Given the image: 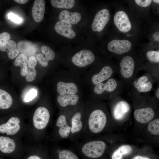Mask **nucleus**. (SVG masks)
Here are the masks:
<instances>
[{
    "label": "nucleus",
    "instance_id": "nucleus-1",
    "mask_svg": "<svg viewBox=\"0 0 159 159\" xmlns=\"http://www.w3.org/2000/svg\"><path fill=\"white\" fill-rule=\"evenodd\" d=\"M85 124L83 131L80 138L83 140L90 139L92 135L99 134L105 128L107 116L100 109H90L87 105Z\"/></svg>",
    "mask_w": 159,
    "mask_h": 159
},
{
    "label": "nucleus",
    "instance_id": "nucleus-2",
    "mask_svg": "<svg viewBox=\"0 0 159 159\" xmlns=\"http://www.w3.org/2000/svg\"><path fill=\"white\" fill-rule=\"evenodd\" d=\"M106 147L104 141L88 139L76 143L73 150L82 159H100L104 156Z\"/></svg>",
    "mask_w": 159,
    "mask_h": 159
},
{
    "label": "nucleus",
    "instance_id": "nucleus-3",
    "mask_svg": "<svg viewBox=\"0 0 159 159\" xmlns=\"http://www.w3.org/2000/svg\"><path fill=\"white\" fill-rule=\"evenodd\" d=\"M86 105H80L69 114L71 134L69 140L76 141L80 138L84 129L87 115Z\"/></svg>",
    "mask_w": 159,
    "mask_h": 159
},
{
    "label": "nucleus",
    "instance_id": "nucleus-4",
    "mask_svg": "<svg viewBox=\"0 0 159 159\" xmlns=\"http://www.w3.org/2000/svg\"><path fill=\"white\" fill-rule=\"evenodd\" d=\"M61 113L55 123V137L57 140L69 139L71 130L69 120L70 112L62 111Z\"/></svg>",
    "mask_w": 159,
    "mask_h": 159
},
{
    "label": "nucleus",
    "instance_id": "nucleus-5",
    "mask_svg": "<svg viewBox=\"0 0 159 159\" xmlns=\"http://www.w3.org/2000/svg\"><path fill=\"white\" fill-rule=\"evenodd\" d=\"M79 97L76 94L59 95L57 97V103L62 111L72 112L77 107L79 104Z\"/></svg>",
    "mask_w": 159,
    "mask_h": 159
},
{
    "label": "nucleus",
    "instance_id": "nucleus-6",
    "mask_svg": "<svg viewBox=\"0 0 159 159\" xmlns=\"http://www.w3.org/2000/svg\"><path fill=\"white\" fill-rule=\"evenodd\" d=\"M50 115L45 107H39L34 112L33 122L34 127L38 130H43L47 126L50 121Z\"/></svg>",
    "mask_w": 159,
    "mask_h": 159
},
{
    "label": "nucleus",
    "instance_id": "nucleus-7",
    "mask_svg": "<svg viewBox=\"0 0 159 159\" xmlns=\"http://www.w3.org/2000/svg\"><path fill=\"white\" fill-rule=\"evenodd\" d=\"M95 56L91 51L83 49L76 53L72 57V61L75 65L84 67L92 63Z\"/></svg>",
    "mask_w": 159,
    "mask_h": 159
},
{
    "label": "nucleus",
    "instance_id": "nucleus-8",
    "mask_svg": "<svg viewBox=\"0 0 159 159\" xmlns=\"http://www.w3.org/2000/svg\"><path fill=\"white\" fill-rule=\"evenodd\" d=\"M110 18L109 11L103 9L96 14L92 24V29L94 32H100L105 28Z\"/></svg>",
    "mask_w": 159,
    "mask_h": 159
},
{
    "label": "nucleus",
    "instance_id": "nucleus-9",
    "mask_svg": "<svg viewBox=\"0 0 159 159\" xmlns=\"http://www.w3.org/2000/svg\"><path fill=\"white\" fill-rule=\"evenodd\" d=\"M113 21L117 28L123 33H127L131 29L132 25L129 18L123 11H118L115 13Z\"/></svg>",
    "mask_w": 159,
    "mask_h": 159
},
{
    "label": "nucleus",
    "instance_id": "nucleus-10",
    "mask_svg": "<svg viewBox=\"0 0 159 159\" xmlns=\"http://www.w3.org/2000/svg\"><path fill=\"white\" fill-rule=\"evenodd\" d=\"M132 47L131 43L127 40L114 39L108 44L107 48L110 52L117 54H122L128 52Z\"/></svg>",
    "mask_w": 159,
    "mask_h": 159
},
{
    "label": "nucleus",
    "instance_id": "nucleus-11",
    "mask_svg": "<svg viewBox=\"0 0 159 159\" xmlns=\"http://www.w3.org/2000/svg\"><path fill=\"white\" fill-rule=\"evenodd\" d=\"M50 159H81L72 149L57 146L52 150Z\"/></svg>",
    "mask_w": 159,
    "mask_h": 159
},
{
    "label": "nucleus",
    "instance_id": "nucleus-12",
    "mask_svg": "<svg viewBox=\"0 0 159 159\" xmlns=\"http://www.w3.org/2000/svg\"><path fill=\"white\" fill-rule=\"evenodd\" d=\"M20 119L16 117H12L5 123L0 125V133L7 135L16 134L20 130Z\"/></svg>",
    "mask_w": 159,
    "mask_h": 159
},
{
    "label": "nucleus",
    "instance_id": "nucleus-13",
    "mask_svg": "<svg viewBox=\"0 0 159 159\" xmlns=\"http://www.w3.org/2000/svg\"><path fill=\"white\" fill-rule=\"evenodd\" d=\"M54 29L56 32L60 35L70 39L74 38L76 33L72 29L71 23L63 20H60L55 24Z\"/></svg>",
    "mask_w": 159,
    "mask_h": 159
},
{
    "label": "nucleus",
    "instance_id": "nucleus-14",
    "mask_svg": "<svg viewBox=\"0 0 159 159\" xmlns=\"http://www.w3.org/2000/svg\"><path fill=\"white\" fill-rule=\"evenodd\" d=\"M120 72L124 78H128L132 75L134 70L135 64L133 58L129 56L123 57L120 63Z\"/></svg>",
    "mask_w": 159,
    "mask_h": 159
},
{
    "label": "nucleus",
    "instance_id": "nucleus-15",
    "mask_svg": "<svg viewBox=\"0 0 159 159\" xmlns=\"http://www.w3.org/2000/svg\"><path fill=\"white\" fill-rule=\"evenodd\" d=\"M155 113L150 107H147L136 109L134 113L135 119L142 123H147L153 118Z\"/></svg>",
    "mask_w": 159,
    "mask_h": 159
},
{
    "label": "nucleus",
    "instance_id": "nucleus-16",
    "mask_svg": "<svg viewBox=\"0 0 159 159\" xmlns=\"http://www.w3.org/2000/svg\"><path fill=\"white\" fill-rule=\"evenodd\" d=\"M45 8V3L44 0H35L34 3L32 14L34 21L41 22L43 19Z\"/></svg>",
    "mask_w": 159,
    "mask_h": 159
},
{
    "label": "nucleus",
    "instance_id": "nucleus-17",
    "mask_svg": "<svg viewBox=\"0 0 159 159\" xmlns=\"http://www.w3.org/2000/svg\"><path fill=\"white\" fill-rule=\"evenodd\" d=\"M16 147L13 140L7 137L0 136V151L1 152L7 154L13 153Z\"/></svg>",
    "mask_w": 159,
    "mask_h": 159
},
{
    "label": "nucleus",
    "instance_id": "nucleus-18",
    "mask_svg": "<svg viewBox=\"0 0 159 159\" xmlns=\"http://www.w3.org/2000/svg\"><path fill=\"white\" fill-rule=\"evenodd\" d=\"M57 92L60 95L74 94L78 91L76 85L71 82H59L57 83Z\"/></svg>",
    "mask_w": 159,
    "mask_h": 159
},
{
    "label": "nucleus",
    "instance_id": "nucleus-19",
    "mask_svg": "<svg viewBox=\"0 0 159 159\" xmlns=\"http://www.w3.org/2000/svg\"><path fill=\"white\" fill-rule=\"evenodd\" d=\"M117 86V83L116 81L113 78H111L105 83L101 82L95 85L94 91L97 94H101L105 91L110 92L114 91Z\"/></svg>",
    "mask_w": 159,
    "mask_h": 159
},
{
    "label": "nucleus",
    "instance_id": "nucleus-20",
    "mask_svg": "<svg viewBox=\"0 0 159 159\" xmlns=\"http://www.w3.org/2000/svg\"><path fill=\"white\" fill-rule=\"evenodd\" d=\"M113 71L111 68L107 66L104 67L99 73L93 75L92 78V83L96 85L109 78Z\"/></svg>",
    "mask_w": 159,
    "mask_h": 159
},
{
    "label": "nucleus",
    "instance_id": "nucleus-21",
    "mask_svg": "<svg viewBox=\"0 0 159 159\" xmlns=\"http://www.w3.org/2000/svg\"><path fill=\"white\" fill-rule=\"evenodd\" d=\"M58 18L60 20L64 21L71 24H76L80 21L81 16L78 12H71L64 10L60 12Z\"/></svg>",
    "mask_w": 159,
    "mask_h": 159
},
{
    "label": "nucleus",
    "instance_id": "nucleus-22",
    "mask_svg": "<svg viewBox=\"0 0 159 159\" xmlns=\"http://www.w3.org/2000/svg\"><path fill=\"white\" fill-rule=\"evenodd\" d=\"M129 109V106L127 102L123 101L119 102L114 109L113 113L114 118L117 120L122 119Z\"/></svg>",
    "mask_w": 159,
    "mask_h": 159
},
{
    "label": "nucleus",
    "instance_id": "nucleus-23",
    "mask_svg": "<svg viewBox=\"0 0 159 159\" xmlns=\"http://www.w3.org/2000/svg\"><path fill=\"white\" fill-rule=\"evenodd\" d=\"M28 59L26 56L24 54H21L16 58L14 64L16 67H21L20 74L22 76L26 75L28 68L27 66Z\"/></svg>",
    "mask_w": 159,
    "mask_h": 159
},
{
    "label": "nucleus",
    "instance_id": "nucleus-24",
    "mask_svg": "<svg viewBox=\"0 0 159 159\" xmlns=\"http://www.w3.org/2000/svg\"><path fill=\"white\" fill-rule=\"evenodd\" d=\"M13 103L11 96L5 91L0 89V108L7 109L10 107Z\"/></svg>",
    "mask_w": 159,
    "mask_h": 159
},
{
    "label": "nucleus",
    "instance_id": "nucleus-25",
    "mask_svg": "<svg viewBox=\"0 0 159 159\" xmlns=\"http://www.w3.org/2000/svg\"><path fill=\"white\" fill-rule=\"evenodd\" d=\"M132 150V148L130 145H121L114 152L112 159H122L123 156L130 154Z\"/></svg>",
    "mask_w": 159,
    "mask_h": 159
},
{
    "label": "nucleus",
    "instance_id": "nucleus-26",
    "mask_svg": "<svg viewBox=\"0 0 159 159\" xmlns=\"http://www.w3.org/2000/svg\"><path fill=\"white\" fill-rule=\"evenodd\" d=\"M50 2L53 6L59 9H70L75 4L74 0H51Z\"/></svg>",
    "mask_w": 159,
    "mask_h": 159
},
{
    "label": "nucleus",
    "instance_id": "nucleus-27",
    "mask_svg": "<svg viewBox=\"0 0 159 159\" xmlns=\"http://www.w3.org/2000/svg\"><path fill=\"white\" fill-rule=\"evenodd\" d=\"M148 129L152 134H159V119L157 118L150 122L148 126Z\"/></svg>",
    "mask_w": 159,
    "mask_h": 159
},
{
    "label": "nucleus",
    "instance_id": "nucleus-28",
    "mask_svg": "<svg viewBox=\"0 0 159 159\" xmlns=\"http://www.w3.org/2000/svg\"><path fill=\"white\" fill-rule=\"evenodd\" d=\"M16 44L14 41L9 40L5 42L0 47V50L2 52L8 53L16 48Z\"/></svg>",
    "mask_w": 159,
    "mask_h": 159
},
{
    "label": "nucleus",
    "instance_id": "nucleus-29",
    "mask_svg": "<svg viewBox=\"0 0 159 159\" xmlns=\"http://www.w3.org/2000/svg\"><path fill=\"white\" fill-rule=\"evenodd\" d=\"M41 50L42 53L44 54L46 58L49 60H53L55 57L54 51L49 47L44 45L42 46Z\"/></svg>",
    "mask_w": 159,
    "mask_h": 159
},
{
    "label": "nucleus",
    "instance_id": "nucleus-30",
    "mask_svg": "<svg viewBox=\"0 0 159 159\" xmlns=\"http://www.w3.org/2000/svg\"><path fill=\"white\" fill-rule=\"evenodd\" d=\"M146 57L150 62L153 63H159V51L151 50L148 51L146 54Z\"/></svg>",
    "mask_w": 159,
    "mask_h": 159
},
{
    "label": "nucleus",
    "instance_id": "nucleus-31",
    "mask_svg": "<svg viewBox=\"0 0 159 159\" xmlns=\"http://www.w3.org/2000/svg\"><path fill=\"white\" fill-rule=\"evenodd\" d=\"M152 87V83L148 81L145 84L138 87L136 89L139 92H146L150 91Z\"/></svg>",
    "mask_w": 159,
    "mask_h": 159
},
{
    "label": "nucleus",
    "instance_id": "nucleus-32",
    "mask_svg": "<svg viewBox=\"0 0 159 159\" xmlns=\"http://www.w3.org/2000/svg\"><path fill=\"white\" fill-rule=\"evenodd\" d=\"M36 71L35 68H28V71L26 75V80L28 82L33 81L35 78Z\"/></svg>",
    "mask_w": 159,
    "mask_h": 159
},
{
    "label": "nucleus",
    "instance_id": "nucleus-33",
    "mask_svg": "<svg viewBox=\"0 0 159 159\" xmlns=\"http://www.w3.org/2000/svg\"><path fill=\"white\" fill-rule=\"evenodd\" d=\"M37 91L34 89L30 90L26 94L24 98L25 102H27L32 100L37 95Z\"/></svg>",
    "mask_w": 159,
    "mask_h": 159
},
{
    "label": "nucleus",
    "instance_id": "nucleus-34",
    "mask_svg": "<svg viewBox=\"0 0 159 159\" xmlns=\"http://www.w3.org/2000/svg\"><path fill=\"white\" fill-rule=\"evenodd\" d=\"M25 159H50V158H49L46 153H44L41 155H30L27 156Z\"/></svg>",
    "mask_w": 159,
    "mask_h": 159
},
{
    "label": "nucleus",
    "instance_id": "nucleus-35",
    "mask_svg": "<svg viewBox=\"0 0 159 159\" xmlns=\"http://www.w3.org/2000/svg\"><path fill=\"white\" fill-rule=\"evenodd\" d=\"M11 38L10 34L7 32L0 33V47L5 42L9 40Z\"/></svg>",
    "mask_w": 159,
    "mask_h": 159
},
{
    "label": "nucleus",
    "instance_id": "nucleus-36",
    "mask_svg": "<svg viewBox=\"0 0 159 159\" xmlns=\"http://www.w3.org/2000/svg\"><path fill=\"white\" fill-rule=\"evenodd\" d=\"M148 78L145 76L139 77L137 81H135L134 82L135 87L136 88L138 87L145 84L148 82Z\"/></svg>",
    "mask_w": 159,
    "mask_h": 159
},
{
    "label": "nucleus",
    "instance_id": "nucleus-37",
    "mask_svg": "<svg viewBox=\"0 0 159 159\" xmlns=\"http://www.w3.org/2000/svg\"><path fill=\"white\" fill-rule=\"evenodd\" d=\"M38 62L44 67H46L48 65V59L40 53L38 54L36 56Z\"/></svg>",
    "mask_w": 159,
    "mask_h": 159
},
{
    "label": "nucleus",
    "instance_id": "nucleus-38",
    "mask_svg": "<svg viewBox=\"0 0 159 159\" xmlns=\"http://www.w3.org/2000/svg\"><path fill=\"white\" fill-rule=\"evenodd\" d=\"M8 18L11 21L17 24L20 23L22 21V18L12 13L8 14Z\"/></svg>",
    "mask_w": 159,
    "mask_h": 159
},
{
    "label": "nucleus",
    "instance_id": "nucleus-39",
    "mask_svg": "<svg viewBox=\"0 0 159 159\" xmlns=\"http://www.w3.org/2000/svg\"><path fill=\"white\" fill-rule=\"evenodd\" d=\"M37 64L36 58L34 56L29 57L28 62V68L34 69Z\"/></svg>",
    "mask_w": 159,
    "mask_h": 159
},
{
    "label": "nucleus",
    "instance_id": "nucleus-40",
    "mask_svg": "<svg viewBox=\"0 0 159 159\" xmlns=\"http://www.w3.org/2000/svg\"><path fill=\"white\" fill-rule=\"evenodd\" d=\"M152 1L151 0H135V2L138 5L143 7H146L150 5L152 2Z\"/></svg>",
    "mask_w": 159,
    "mask_h": 159
},
{
    "label": "nucleus",
    "instance_id": "nucleus-41",
    "mask_svg": "<svg viewBox=\"0 0 159 159\" xmlns=\"http://www.w3.org/2000/svg\"><path fill=\"white\" fill-rule=\"evenodd\" d=\"M19 52V51L18 49L15 48L7 53L8 57L10 59H14L18 55Z\"/></svg>",
    "mask_w": 159,
    "mask_h": 159
},
{
    "label": "nucleus",
    "instance_id": "nucleus-42",
    "mask_svg": "<svg viewBox=\"0 0 159 159\" xmlns=\"http://www.w3.org/2000/svg\"><path fill=\"white\" fill-rule=\"evenodd\" d=\"M132 159H150V158L141 156L138 155L134 157Z\"/></svg>",
    "mask_w": 159,
    "mask_h": 159
},
{
    "label": "nucleus",
    "instance_id": "nucleus-43",
    "mask_svg": "<svg viewBox=\"0 0 159 159\" xmlns=\"http://www.w3.org/2000/svg\"><path fill=\"white\" fill-rule=\"evenodd\" d=\"M14 1L20 4H23L27 3L28 0H15Z\"/></svg>",
    "mask_w": 159,
    "mask_h": 159
},
{
    "label": "nucleus",
    "instance_id": "nucleus-44",
    "mask_svg": "<svg viewBox=\"0 0 159 159\" xmlns=\"http://www.w3.org/2000/svg\"><path fill=\"white\" fill-rule=\"evenodd\" d=\"M153 38L156 41H159V32H155L153 34Z\"/></svg>",
    "mask_w": 159,
    "mask_h": 159
},
{
    "label": "nucleus",
    "instance_id": "nucleus-45",
    "mask_svg": "<svg viewBox=\"0 0 159 159\" xmlns=\"http://www.w3.org/2000/svg\"><path fill=\"white\" fill-rule=\"evenodd\" d=\"M156 96L158 98H159V88L157 89L156 92Z\"/></svg>",
    "mask_w": 159,
    "mask_h": 159
},
{
    "label": "nucleus",
    "instance_id": "nucleus-46",
    "mask_svg": "<svg viewBox=\"0 0 159 159\" xmlns=\"http://www.w3.org/2000/svg\"><path fill=\"white\" fill-rule=\"evenodd\" d=\"M153 1L155 3L159 4V1L158 0H153Z\"/></svg>",
    "mask_w": 159,
    "mask_h": 159
},
{
    "label": "nucleus",
    "instance_id": "nucleus-47",
    "mask_svg": "<svg viewBox=\"0 0 159 159\" xmlns=\"http://www.w3.org/2000/svg\"><path fill=\"white\" fill-rule=\"evenodd\" d=\"M0 159H1L0 158Z\"/></svg>",
    "mask_w": 159,
    "mask_h": 159
}]
</instances>
